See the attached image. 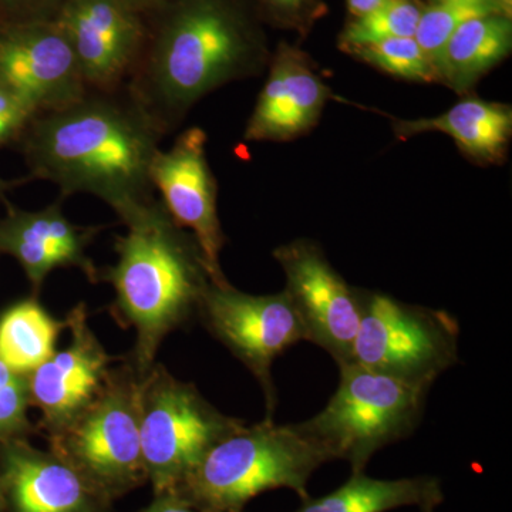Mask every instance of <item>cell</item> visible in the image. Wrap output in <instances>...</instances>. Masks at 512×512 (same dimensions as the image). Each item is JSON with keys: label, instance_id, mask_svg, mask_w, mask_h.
<instances>
[{"label": "cell", "instance_id": "30", "mask_svg": "<svg viewBox=\"0 0 512 512\" xmlns=\"http://www.w3.org/2000/svg\"><path fill=\"white\" fill-rule=\"evenodd\" d=\"M384 2L386 0H348V5L350 13L359 18V16L366 15L370 10L376 9Z\"/></svg>", "mask_w": 512, "mask_h": 512}, {"label": "cell", "instance_id": "33", "mask_svg": "<svg viewBox=\"0 0 512 512\" xmlns=\"http://www.w3.org/2000/svg\"><path fill=\"white\" fill-rule=\"evenodd\" d=\"M498 6H500L501 13L503 15L508 16V18H511V6H512V0H497Z\"/></svg>", "mask_w": 512, "mask_h": 512}, {"label": "cell", "instance_id": "15", "mask_svg": "<svg viewBox=\"0 0 512 512\" xmlns=\"http://www.w3.org/2000/svg\"><path fill=\"white\" fill-rule=\"evenodd\" d=\"M6 512H109L113 501L53 451L26 437L0 440Z\"/></svg>", "mask_w": 512, "mask_h": 512}, {"label": "cell", "instance_id": "31", "mask_svg": "<svg viewBox=\"0 0 512 512\" xmlns=\"http://www.w3.org/2000/svg\"><path fill=\"white\" fill-rule=\"evenodd\" d=\"M26 181H29L28 178H18V180H5V178H0V202L6 204L8 202V194L13 188L19 187V185L25 184Z\"/></svg>", "mask_w": 512, "mask_h": 512}, {"label": "cell", "instance_id": "29", "mask_svg": "<svg viewBox=\"0 0 512 512\" xmlns=\"http://www.w3.org/2000/svg\"><path fill=\"white\" fill-rule=\"evenodd\" d=\"M141 512H215L207 508L198 507L190 503L177 493H164L156 495L153 503Z\"/></svg>", "mask_w": 512, "mask_h": 512}, {"label": "cell", "instance_id": "11", "mask_svg": "<svg viewBox=\"0 0 512 512\" xmlns=\"http://www.w3.org/2000/svg\"><path fill=\"white\" fill-rule=\"evenodd\" d=\"M207 143L202 128H187L173 146L158 150L150 180L168 214L197 241L212 284L227 285L221 268L227 237L218 215V183L208 161Z\"/></svg>", "mask_w": 512, "mask_h": 512}, {"label": "cell", "instance_id": "2", "mask_svg": "<svg viewBox=\"0 0 512 512\" xmlns=\"http://www.w3.org/2000/svg\"><path fill=\"white\" fill-rule=\"evenodd\" d=\"M164 138L124 84L37 114L15 146L29 181L55 184L64 200L93 195L121 220L156 197L150 168Z\"/></svg>", "mask_w": 512, "mask_h": 512}, {"label": "cell", "instance_id": "5", "mask_svg": "<svg viewBox=\"0 0 512 512\" xmlns=\"http://www.w3.org/2000/svg\"><path fill=\"white\" fill-rule=\"evenodd\" d=\"M339 370L338 389L325 409L296 424L330 461H348L352 473H360L377 451L416 431L430 387L355 362Z\"/></svg>", "mask_w": 512, "mask_h": 512}, {"label": "cell", "instance_id": "1", "mask_svg": "<svg viewBox=\"0 0 512 512\" xmlns=\"http://www.w3.org/2000/svg\"><path fill=\"white\" fill-rule=\"evenodd\" d=\"M126 87L170 136L205 97L256 79L271 62L248 0H163L146 13Z\"/></svg>", "mask_w": 512, "mask_h": 512}, {"label": "cell", "instance_id": "27", "mask_svg": "<svg viewBox=\"0 0 512 512\" xmlns=\"http://www.w3.org/2000/svg\"><path fill=\"white\" fill-rule=\"evenodd\" d=\"M66 0H0V23L55 22Z\"/></svg>", "mask_w": 512, "mask_h": 512}, {"label": "cell", "instance_id": "24", "mask_svg": "<svg viewBox=\"0 0 512 512\" xmlns=\"http://www.w3.org/2000/svg\"><path fill=\"white\" fill-rule=\"evenodd\" d=\"M346 53L397 79L413 83H439L436 69L414 37H397L357 46Z\"/></svg>", "mask_w": 512, "mask_h": 512}, {"label": "cell", "instance_id": "26", "mask_svg": "<svg viewBox=\"0 0 512 512\" xmlns=\"http://www.w3.org/2000/svg\"><path fill=\"white\" fill-rule=\"evenodd\" d=\"M32 119V111L5 84L0 83V148L18 143Z\"/></svg>", "mask_w": 512, "mask_h": 512}, {"label": "cell", "instance_id": "35", "mask_svg": "<svg viewBox=\"0 0 512 512\" xmlns=\"http://www.w3.org/2000/svg\"><path fill=\"white\" fill-rule=\"evenodd\" d=\"M429 512H434V511H429Z\"/></svg>", "mask_w": 512, "mask_h": 512}, {"label": "cell", "instance_id": "19", "mask_svg": "<svg viewBox=\"0 0 512 512\" xmlns=\"http://www.w3.org/2000/svg\"><path fill=\"white\" fill-rule=\"evenodd\" d=\"M444 501L439 478L412 477L380 480L365 471L352 473L345 484L320 498L302 501L293 512H389L402 507H419L420 512L436 510Z\"/></svg>", "mask_w": 512, "mask_h": 512}, {"label": "cell", "instance_id": "8", "mask_svg": "<svg viewBox=\"0 0 512 512\" xmlns=\"http://www.w3.org/2000/svg\"><path fill=\"white\" fill-rule=\"evenodd\" d=\"M458 340L451 313L363 289L352 362L431 389L458 362Z\"/></svg>", "mask_w": 512, "mask_h": 512}, {"label": "cell", "instance_id": "23", "mask_svg": "<svg viewBox=\"0 0 512 512\" xmlns=\"http://www.w3.org/2000/svg\"><path fill=\"white\" fill-rule=\"evenodd\" d=\"M423 10L413 0H386L366 15L350 22L340 36L345 52L397 37H414Z\"/></svg>", "mask_w": 512, "mask_h": 512}, {"label": "cell", "instance_id": "7", "mask_svg": "<svg viewBox=\"0 0 512 512\" xmlns=\"http://www.w3.org/2000/svg\"><path fill=\"white\" fill-rule=\"evenodd\" d=\"M212 406L197 387L163 365L144 376L140 437L154 495L173 493L218 441L245 426Z\"/></svg>", "mask_w": 512, "mask_h": 512}, {"label": "cell", "instance_id": "28", "mask_svg": "<svg viewBox=\"0 0 512 512\" xmlns=\"http://www.w3.org/2000/svg\"><path fill=\"white\" fill-rule=\"evenodd\" d=\"M266 12L279 22L303 23L306 15L315 9V0H258Z\"/></svg>", "mask_w": 512, "mask_h": 512}, {"label": "cell", "instance_id": "21", "mask_svg": "<svg viewBox=\"0 0 512 512\" xmlns=\"http://www.w3.org/2000/svg\"><path fill=\"white\" fill-rule=\"evenodd\" d=\"M66 329V319L55 318L36 296L20 299L0 312V362L29 375L55 353Z\"/></svg>", "mask_w": 512, "mask_h": 512}, {"label": "cell", "instance_id": "12", "mask_svg": "<svg viewBox=\"0 0 512 512\" xmlns=\"http://www.w3.org/2000/svg\"><path fill=\"white\" fill-rule=\"evenodd\" d=\"M0 83L33 117L63 109L89 90L56 20L0 23Z\"/></svg>", "mask_w": 512, "mask_h": 512}, {"label": "cell", "instance_id": "22", "mask_svg": "<svg viewBox=\"0 0 512 512\" xmlns=\"http://www.w3.org/2000/svg\"><path fill=\"white\" fill-rule=\"evenodd\" d=\"M493 13H501L497 0H441L421 12L414 39L437 72L444 49L454 33L468 20Z\"/></svg>", "mask_w": 512, "mask_h": 512}, {"label": "cell", "instance_id": "13", "mask_svg": "<svg viewBox=\"0 0 512 512\" xmlns=\"http://www.w3.org/2000/svg\"><path fill=\"white\" fill-rule=\"evenodd\" d=\"M70 342L28 375L32 406L42 412L47 436L64 429L94 402L120 357L111 356L94 335L84 303L67 313Z\"/></svg>", "mask_w": 512, "mask_h": 512}, {"label": "cell", "instance_id": "17", "mask_svg": "<svg viewBox=\"0 0 512 512\" xmlns=\"http://www.w3.org/2000/svg\"><path fill=\"white\" fill-rule=\"evenodd\" d=\"M268 76L244 131L251 143H286L318 126L329 100L336 99L312 60L281 45L268 64Z\"/></svg>", "mask_w": 512, "mask_h": 512}, {"label": "cell", "instance_id": "3", "mask_svg": "<svg viewBox=\"0 0 512 512\" xmlns=\"http://www.w3.org/2000/svg\"><path fill=\"white\" fill-rule=\"evenodd\" d=\"M121 222L127 231L116 238V264L99 269V282L114 289V319L136 332L128 359L146 376L167 335L197 315L211 279L197 241L157 195Z\"/></svg>", "mask_w": 512, "mask_h": 512}, {"label": "cell", "instance_id": "9", "mask_svg": "<svg viewBox=\"0 0 512 512\" xmlns=\"http://www.w3.org/2000/svg\"><path fill=\"white\" fill-rule=\"evenodd\" d=\"M197 315L208 332L222 343L261 384L266 399V419H272L276 390L272 365L306 333L285 291L251 295L231 284L208 285Z\"/></svg>", "mask_w": 512, "mask_h": 512}, {"label": "cell", "instance_id": "6", "mask_svg": "<svg viewBox=\"0 0 512 512\" xmlns=\"http://www.w3.org/2000/svg\"><path fill=\"white\" fill-rule=\"evenodd\" d=\"M143 379L130 359L111 367L94 402L64 429L47 436L50 451L111 501L148 481L140 437Z\"/></svg>", "mask_w": 512, "mask_h": 512}, {"label": "cell", "instance_id": "4", "mask_svg": "<svg viewBox=\"0 0 512 512\" xmlns=\"http://www.w3.org/2000/svg\"><path fill=\"white\" fill-rule=\"evenodd\" d=\"M329 457L298 424L265 419L229 434L173 493L215 512H244L266 491L288 488L308 500V481Z\"/></svg>", "mask_w": 512, "mask_h": 512}, {"label": "cell", "instance_id": "32", "mask_svg": "<svg viewBox=\"0 0 512 512\" xmlns=\"http://www.w3.org/2000/svg\"><path fill=\"white\" fill-rule=\"evenodd\" d=\"M120 2H123L128 8L133 9L134 12L146 13L147 10L154 8V6L163 2V0H120Z\"/></svg>", "mask_w": 512, "mask_h": 512}, {"label": "cell", "instance_id": "14", "mask_svg": "<svg viewBox=\"0 0 512 512\" xmlns=\"http://www.w3.org/2000/svg\"><path fill=\"white\" fill-rule=\"evenodd\" d=\"M56 22L89 89L126 84L144 42L143 15L120 0H66Z\"/></svg>", "mask_w": 512, "mask_h": 512}, {"label": "cell", "instance_id": "18", "mask_svg": "<svg viewBox=\"0 0 512 512\" xmlns=\"http://www.w3.org/2000/svg\"><path fill=\"white\" fill-rule=\"evenodd\" d=\"M394 136L406 141L426 133L453 138L458 150L474 163H504L512 137V107L468 96L439 116L420 119L390 117Z\"/></svg>", "mask_w": 512, "mask_h": 512}, {"label": "cell", "instance_id": "34", "mask_svg": "<svg viewBox=\"0 0 512 512\" xmlns=\"http://www.w3.org/2000/svg\"><path fill=\"white\" fill-rule=\"evenodd\" d=\"M0 512H6L5 498H3L2 485H0Z\"/></svg>", "mask_w": 512, "mask_h": 512}, {"label": "cell", "instance_id": "16", "mask_svg": "<svg viewBox=\"0 0 512 512\" xmlns=\"http://www.w3.org/2000/svg\"><path fill=\"white\" fill-rule=\"evenodd\" d=\"M64 198L39 211H25L6 202L0 220V254L22 266L35 296L57 268H77L92 284H99V268L87 248L103 227L73 224L63 212Z\"/></svg>", "mask_w": 512, "mask_h": 512}, {"label": "cell", "instance_id": "10", "mask_svg": "<svg viewBox=\"0 0 512 512\" xmlns=\"http://www.w3.org/2000/svg\"><path fill=\"white\" fill-rule=\"evenodd\" d=\"M291 299L306 333L338 366L352 362L363 313V289L350 286L333 268L318 242L299 238L274 249Z\"/></svg>", "mask_w": 512, "mask_h": 512}, {"label": "cell", "instance_id": "20", "mask_svg": "<svg viewBox=\"0 0 512 512\" xmlns=\"http://www.w3.org/2000/svg\"><path fill=\"white\" fill-rule=\"evenodd\" d=\"M512 49L511 18L493 13L468 20L454 33L441 56L439 83L466 94L504 62Z\"/></svg>", "mask_w": 512, "mask_h": 512}, {"label": "cell", "instance_id": "25", "mask_svg": "<svg viewBox=\"0 0 512 512\" xmlns=\"http://www.w3.org/2000/svg\"><path fill=\"white\" fill-rule=\"evenodd\" d=\"M30 407L28 375L13 372L0 362V440L28 439L35 430L28 416Z\"/></svg>", "mask_w": 512, "mask_h": 512}]
</instances>
